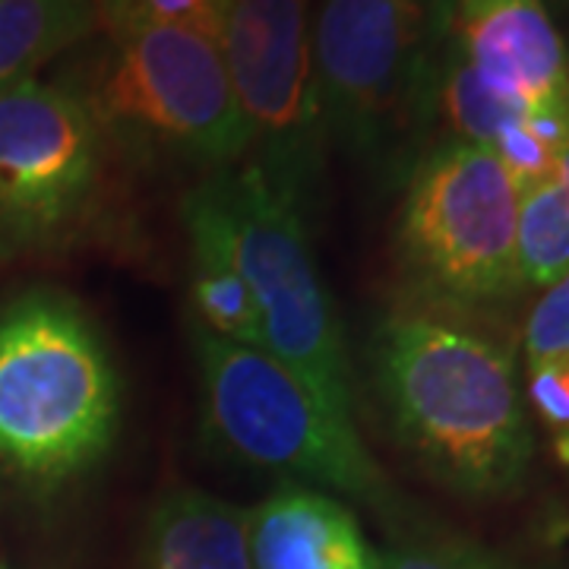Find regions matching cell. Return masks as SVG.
<instances>
[{"label":"cell","instance_id":"6da1fadb","mask_svg":"<svg viewBox=\"0 0 569 569\" xmlns=\"http://www.w3.org/2000/svg\"><path fill=\"white\" fill-rule=\"evenodd\" d=\"M367 380L392 440L459 500L519 497L535 466L519 355L485 320L402 301L367 339Z\"/></svg>","mask_w":569,"mask_h":569},{"label":"cell","instance_id":"7a4b0ae2","mask_svg":"<svg viewBox=\"0 0 569 569\" xmlns=\"http://www.w3.org/2000/svg\"><path fill=\"white\" fill-rule=\"evenodd\" d=\"M123 389L99 326L70 295L36 288L0 307V475L58 493L118 443Z\"/></svg>","mask_w":569,"mask_h":569},{"label":"cell","instance_id":"3957f363","mask_svg":"<svg viewBox=\"0 0 569 569\" xmlns=\"http://www.w3.org/2000/svg\"><path fill=\"white\" fill-rule=\"evenodd\" d=\"M187 241L231 266L260 307L266 351L295 370L326 408L358 427L355 365L310 247V219L247 162L212 171L183 197Z\"/></svg>","mask_w":569,"mask_h":569},{"label":"cell","instance_id":"277c9868","mask_svg":"<svg viewBox=\"0 0 569 569\" xmlns=\"http://www.w3.org/2000/svg\"><path fill=\"white\" fill-rule=\"evenodd\" d=\"M190 342L200 367L206 433L224 452L284 475L288 485L370 509L396 538L425 526L370 456L361 430L339 421L295 370L263 348L216 339L193 320Z\"/></svg>","mask_w":569,"mask_h":569},{"label":"cell","instance_id":"5b68a950","mask_svg":"<svg viewBox=\"0 0 569 569\" xmlns=\"http://www.w3.org/2000/svg\"><path fill=\"white\" fill-rule=\"evenodd\" d=\"M392 263L411 305L485 320L519 298V183L507 164L485 146L433 142L408 171Z\"/></svg>","mask_w":569,"mask_h":569},{"label":"cell","instance_id":"8992f818","mask_svg":"<svg viewBox=\"0 0 569 569\" xmlns=\"http://www.w3.org/2000/svg\"><path fill=\"white\" fill-rule=\"evenodd\" d=\"M86 89H73L111 152L212 174L244 162L247 133L222 44L183 26L104 36Z\"/></svg>","mask_w":569,"mask_h":569},{"label":"cell","instance_id":"52a82bcc","mask_svg":"<svg viewBox=\"0 0 569 569\" xmlns=\"http://www.w3.org/2000/svg\"><path fill=\"white\" fill-rule=\"evenodd\" d=\"M111 156L70 86L0 89V266L80 244L108 212Z\"/></svg>","mask_w":569,"mask_h":569},{"label":"cell","instance_id":"ba28073f","mask_svg":"<svg viewBox=\"0 0 569 569\" xmlns=\"http://www.w3.org/2000/svg\"><path fill=\"white\" fill-rule=\"evenodd\" d=\"M433 0H323L310 32L326 140L365 162L421 127Z\"/></svg>","mask_w":569,"mask_h":569},{"label":"cell","instance_id":"9c48e42d","mask_svg":"<svg viewBox=\"0 0 569 569\" xmlns=\"http://www.w3.org/2000/svg\"><path fill=\"white\" fill-rule=\"evenodd\" d=\"M307 10L310 0H234L219 44L244 121V162L313 219L329 140Z\"/></svg>","mask_w":569,"mask_h":569},{"label":"cell","instance_id":"30bf717a","mask_svg":"<svg viewBox=\"0 0 569 569\" xmlns=\"http://www.w3.org/2000/svg\"><path fill=\"white\" fill-rule=\"evenodd\" d=\"M437 32L522 114L569 104V51L545 0H433Z\"/></svg>","mask_w":569,"mask_h":569},{"label":"cell","instance_id":"8fae6325","mask_svg":"<svg viewBox=\"0 0 569 569\" xmlns=\"http://www.w3.org/2000/svg\"><path fill=\"white\" fill-rule=\"evenodd\" d=\"M253 569H380V550L346 500L284 485L247 512Z\"/></svg>","mask_w":569,"mask_h":569},{"label":"cell","instance_id":"7c38bea8","mask_svg":"<svg viewBox=\"0 0 569 569\" xmlns=\"http://www.w3.org/2000/svg\"><path fill=\"white\" fill-rule=\"evenodd\" d=\"M142 569H253L247 512L203 490L164 493L146 526Z\"/></svg>","mask_w":569,"mask_h":569},{"label":"cell","instance_id":"4fadbf2b","mask_svg":"<svg viewBox=\"0 0 569 569\" xmlns=\"http://www.w3.org/2000/svg\"><path fill=\"white\" fill-rule=\"evenodd\" d=\"M519 370L531 421H538L553 459L569 471V269L531 305Z\"/></svg>","mask_w":569,"mask_h":569},{"label":"cell","instance_id":"5bb4252c","mask_svg":"<svg viewBox=\"0 0 569 569\" xmlns=\"http://www.w3.org/2000/svg\"><path fill=\"white\" fill-rule=\"evenodd\" d=\"M96 29L99 0H0V89L36 80Z\"/></svg>","mask_w":569,"mask_h":569},{"label":"cell","instance_id":"9a60e30c","mask_svg":"<svg viewBox=\"0 0 569 569\" xmlns=\"http://www.w3.org/2000/svg\"><path fill=\"white\" fill-rule=\"evenodd\" d=\"M519 269L526 291L569 269V130L548 171L519 190Z\"/></svg>","mask_w":569,"mask_h":569},{"label":"cell","instance_id":"2e32d148","mask_svg":"<svg viewBox=\"0 0 569 569\" xmlns=\"http://www.w3.org/2000/svg\"><path fill=\"white\" fill-rule=\"evenodd\" d=\"M190 305L193 323L234 346L263 348L260 307L244 279L203 241H190Z\"/></svg>","mask_w":569,"mask_h":569},{"label":"cell","instance_id":"e0dca14e","mask_svg":"<svg viewBox=\"0 0 569 569\" xmlns=\"http://www.w3.org/2000/svg\"><path fill=\"white\" fill-rule=\"evenodd\" d=\"M380 569H569V563L526 560L466 535L418 526L380 553Z\"/></svg>","mask_w":569,"mask_h":569},{"label":"cell","instance_id":"ac0fdd59","mask_svg":"<svg viewBox=\"0 0 569 569\" xmlns=\"http://www.w3.org/2000/svg\"><path fill=\"white\" fill-rule=\"evenodd\" d=\"M222 13L209 0H99V29L118 36L146 26H183L222 39Z\"/></svg>","mask_w":569,"mask_h":569},{"label":"cell","instance_id":"d6986e66","mask_svg":"<svg viewBox=\"0 0 569 569\" xmlns=\"http://www.w3.org/2000/svg\"><path fill=\"white\" fill-rule=\"evenodd\" d=\"M209 3H212V7H216L219 13H222V20H224V13L231 10V3H234V0H209Z\"/></svg>","mask_w":569,"mask_h":569},{"label":"cell","instance_id":"ffe728a7","mask_svg":"<svg viewBox=\"0 0 569 569\" xmlns=\"http://www.w3.org/2000/svg\"><path fill=\"white\" fill-rule=\"evenodd\" d=\"M548 3V10L550 7H557V10H569V0H545Z\"/></svg>","mask_w":569,"mask_h":569}]
</instances>
